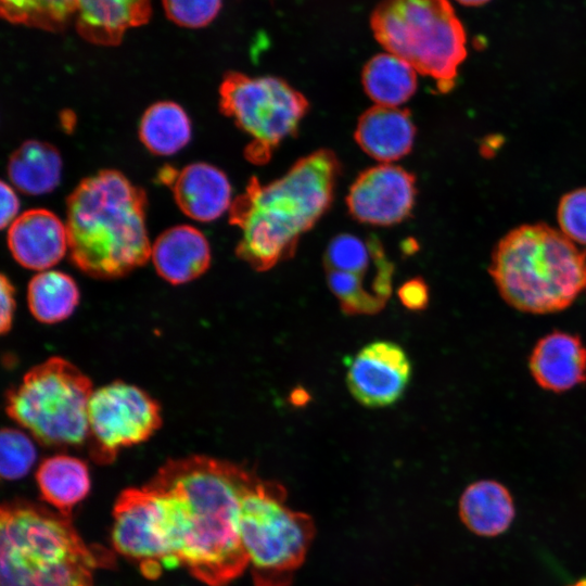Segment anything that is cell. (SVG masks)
I'll use <instances>...</instances> for the list:
<instances>
[{
    "label": "cell",
    "instance_id": "33",
    "mask_svg": "<svg viewBox=\"0 0 586 586\" xmlns=\"http://www.w3.org/2000/svg\"><path fill=\"white\" fill-rule=\"evenodd\" d=\"M20 207L18 198L13 189L5 182H1V228L10 226L17 217Z\"/></svg>",
    "mask_w": 586,
    "mask_h": 586
},
{
    "label": "cell",
    "instance_id": "17",
    "mask_svg": "<svg viewBox=\"0 0 586 586\" xmlns=\"http://www.w3.org/2000/svg\"><path fill=\"white\" fill-rule=\"evenodd\" d=\"M530 370L545 390L557 393L571 390L586 381V347L577 335L551 332L533 348Z\"/></svg>",
    "mask_w": 586,
    "mask_h": 586
},
{
    "label": "cell",
    "instance_id": "9",
    "mask_svg": "<svg viewBox=\"0 0 586 586\" xmlns=\"http://www.w3.org/2000/svg\"><path fill=\"white\" fill-rule=\"evenodd\" d=\"M219 107L252 137L244 155L259 165L270 160L285 138L296 133L309 103L304 94L279 77H250L229 72L219 87Z\"/></svg>",
    "mask_w": 586,
    "mask_h": 586
},
{
    "label": "cell",
    "instance_id": "5",
    "mask_svg": "<svg viewBox=\"0 0 586 586\" xmlns=\"http://www.w3.org/2000/svg\"><path fill=\"white\" fill-rule=\"evenodd\" d=\"M488 270L510 306L550 314L569 307L586 286V251L550 226L523 225L498 242Z\"/></svg>",
    "mask_w": 586,
    "mask_h": 586
},
{
    "label": "cell",
    "instance_id": "3",
    "mask_svg": "<svg viewBox=\"0 0 586 586\" xmlns=\"http://www.w3.org/2000/svg\"><path fill=\"white\" fill-rule=\"evenodd\" d=\"M145 207V192L117 170H100L81 180L66 201L74 265L98 279L119 278L144 265L152 251Z\"/></svg>",
    "mask_w": 586,
    "mask_h": 586
},
{
    "label": "cell",
    "instance_id": "20",
    "mask_svg": "<svg viewBox=\"0 0 586 586\" xmlns=\"http://www.w3.org/2000/svg\"><path fill=\"white\" fill-rule=\"evenodd\" d=\"M416 127L408 110L374 105L365 111L356 126L355 140L361 150L380 162L407 155L413 145Z\"/></svg>",
    "mask_w": 586,
    "mask_h": 586
},
{
    "label": "cell",
    "instance_id": "15",
    "mask_svg": "<svg viewBox=\"0 0 586 586\" xmlns=\"http://www.w3.org/2000/svg\"><path fill=\"white\" fill-rule=\"evenodd\" d=\"M158 179L173 190L177 205L192 219L212 221L230 208L229 180L213 165L193 163L179 171L165 166Z\"/></svg>",
    "mask_w": 586,
    "mask_h": 586
},
{
    "label": "cell",
    "instance_id": "26",
    "mask_svg": "<svg viewBox=\"0 0 586 586\" xmlns=\"http://www.w3.org/2000/svg\"><path fill=\"white\" fill-rule=\"evenodd\" d=\"M139 138L156 155H171L191 138V123L184 110L171 101L151 105L142 115Z\"/></svg>",
    "mask_w": 586,
    "mask_h": 586
},
{
    "label": "cell",
    "instance_id": "27",
    "mask_svg": "<svg viewBox=\"0 0 586 586\" xmlns=\"http://www.w3.org/2000/svg\"><path fill=\"white\" fill-rule=\"evenodd\" d=\"M79 0H0L1 16L11 24L62 31L75 18Z\"/></svg>",
    "mask_w": 586,
    "mask_h": 586
},
{
    "label": "cell",
    "instance_id": "7",
    "mask_svg": "<svg viewBox=\"0 0 586 586\" xmlns=\"http://www.w3.org/2000/svg\"><path fill=\"white\" fill-rule=\"evenodd\" d=\"M90 378L71 361L50 357L5 395V412L47 447H79L88 438Z\"/></svg>",
    "mask_w": 586,
    "mask_h": 586
},
{
    "label": "cell",
    "instance_id": "12",
    "mask_svg": "<svg viewBox=\"0 0 586 586\" xmlns=\"http://www.w3.org/2000/svg\"><path fill=\"white\" fill-rule=\"evenodd\" d=\"M112 543L118 553L137 561L148 578H156L162 568L173 569L157 500L146 486L126 488L116 498Z\"/></svg>",
    "mask_w": 586,
    "mask_h": 586
},
{
    "label": "cell",
    "instance_id": "23",
    "mask_svg": "<svg viewBox=\"0 0 586 586\" xmlns=\"http://www.w3.org/2000/svg\"><path fill=\"white\" fill-rule=\"evenodd\" d=\"M62 158L50 143L28 140L10 156L8 175L23 193L40 195L52 191L60 182Z\"/></svg>",
    "mask_w": 586,
    "mask_h": 586
},
{
    "label": "cell",
    "instance_id": "14",
    "mask_svg": "<svg viewBox=\"0 0 586 586\" xmlns=\"http://www.w3.org/2000/svg\"><path fill=\"white\" fill-rule=\"evenodd\" d=\"M416 177L400 166L380 164L361 171L346 196L349 214L362 224L392 226L415 204Z\"/></svg>",
    "mask_w": 586,
    "mask_h": 586
},
{
    "label": "cell",
    "instance_id": "16",
    "mask_svg": "<svg viewBox=\"0 0 586 586\" xmlns=\"http://www.w3.org/2000/svg\"><path fill=\"white\" fill-rule=\"evenodd\" d=\"M8 246L23 267L48 270L68 249L66 226L50 211H27L9 226Z\"/></svg>",
    "mask_w": 586,
    "mask_h": 586
},
{
    "label": "cell",
    "instance_id": "6",
    "mask_svg": "<svg viewBox=\"0 0 586 586\" xmlns=\"http://www.w3.org/2000/svg\"><path fill=\"white\" fill-rule=\"evenodd\" d=\"M370 27L375 40L421 75L451 89L467 56V36L449 0H382Z\"/></svg>",
    "mask_w": 586,
    "mask_h": 586
},
{
    "label": "cell",
    "instance_id": "1",
    "mask_svg": "<svg viewBox=\"0 0 586 586\" xmlns=\"http://www.w3.org/2000/svg\"><path fill=\"white\" fill-rule=\"evenodd\" d=\"M258 477L233 462L189 456L164 463L144 485L158 504L174 568L207 586H226L249 565L239 534L245 494Z\"/></svg>",
    "mask_w": 586,
    "mask_h": 586
},
{
    "label": "cell",
    "instance_id": "31",
    "mask_svg": "<svg viewBox=\"0 0 586 586\" xmlns=\"http://www.w3.org/2000/svg\"><path fill=\"white\" fill-rule=\"evenodd\" d=\"M402 304L410 310L424 309L429 302V289L420 278L405 282L398 290Z\"/></svg>",
    "mask_w": 586,
    "mask_h": 586
},
{
    "label": "cell",
    "instance_id": "2",
    "mask_svg": "<svg viewBox=\"0 0 586 586\" xmlns=\"http://www.w3.org/2000/svg\"><path fill=\"white\" fill-rule=\"evenodd\" d=\"M341 170L335 153L320 149L269 183L251 177L229 208L242 233L237 256L257 271L293 257L302 235L330 208Z\"/></svg>",
    "mask_w": 586,
    "mask_h": 586
},
{
    "label": "cell",
    "instance_id": "29",
    "mask_svg": "<svg viewBox=\"0 0 586 586\" xmlns=\"http://www.w3.org/2000/svg\"><path fill=\"white\" fill-rule=\"evenodd\" d=\"M169 21L184 28H202L218 15L222 0H162Z\"/></svg>",
    "mask_w": 586,
    "mask_h": 586
},
{
    "label": "cell",
    "instance_id": "28",
    "mask_svg": "<svg viewBox=\"0 0 586 586\" xmlns=\"http://www.w3.org/2000/svg\"><path fill=\"white\" fill-rule=\"evenodd\" d=\"M37 449L33 440L22 431L3 428L0 435V473L8 481L20 480L34 467Z\"/></svg>",
    "mask_w": 586,
    "mask_h": 586
},
{
    "label": "cell",
    "instance_id": "21",
    "mask_svg": "<svg viewBox=\"0 0 586 586\" xmlns=\"http://www.w3.org/2000/svg\"><path fill=\"white\" fill-rule=\"evenodd\" d=\"M515 515L509 489L497 481L482 480L470 484L459 500V517L474 534L494 537L502 534Z\"/></svg>",
    "mask_w": 586,
    "mask_h": 586
},
{
    "label": "cell",
    "instance_id": "13",
    "mask_svg": "<svg viewBox=\"0 0 586 586\" xmlns=\"http://www.w3.org/2000/svg\"><path fill=\"white\" fill-rule=\"evenodd\" d=\"M411 371L409 357L400 345L391 341H374L365 345L348 361L347 387L365 407H387L403 396Z\"/></svg>",
    "mask_w": 586,
    "mask_h": 586
},
{
    "label": "cell",
    "instance_id": "8",
    "mask_svg": "<svg viewBox=\"0 0 586 586\" xmlns=\"http://www.w3.org/2000/svg\"><path fill=\"white\" fill-rule=\"evenodd\" d=\"M278 482L258 479L242 499L239 534L254 586H290L315 535L313 519L285 505Z\"/></svg>",
    "mask_w": 586,
    "mask_h": 586
},
{
    "label": "cell",
    "instance_id": "25",
    "mask_svg": "<svg viewBox=\"0 0 586 586\" xmlns=\"http://www.w3.org/2000/svg\"><path fill=\"white\" fill-rule=\"evenodd\" d=\"M27 303L35 319L52 324L67 319L79 303V290L72 277L56 270L35 275L27 288Z\"/></svg>",
    "mask_w": 586,
    "mask_h": 586
},
{
    "label": "cell",
    "instance_id": "22",
    "mask_svg": "<svg viewBox=\"0 0 586 586\" xmlns=\"http://www.w3.org/2000/svg\"><path fill=\"white\" fill-rule=\"evenodd\" d=\"M36 481L42 499L66 517L88 496L91 486L86 462L64 454L42 460Z\"/></svg>",
    "mask_w": 586,
    "mask_h": 586
},
{
    "label": "cell",
    "instance_id": "32",
    "mask_svg": "<svg viewBox=\"0 0 586 586\" xmlns=\"http://www.w3.org/2000/svg\"><path fill=\"white\" fill-rule=\"evenodd\" d=\"M0 331L2 334L8 333L13 324L15 311V289L5 275H1L0 280Z\"/></svg>",
    "mask_w": 586,
    "mask_h": 586
},
{
    "label": "cell",
    "instance_id": "19",
    "mask_svg": "<svg viewBox=\"0 0 586 586\" xmlns=\"http://www.w3.org/2000/svg\"><path fill=\"white\" fill-rule=\"evenodd\" d=\"M151 13V0H79L75 25L88 42L111 47L128 29L148 23Z\"/></svg>",
    "mask_w": 586,
    "mask_h": 586
},
{
    "label": "cell",
    "instance_id": "4",
    "mask_svg": "<svg viewBox=\"0 0 586 586\" xmlns=\"http://www.w3.org/2000/svg\"><path fill=\"white\" fill-rule=\"evenodd\" d=\"M111 560L71 517L25 500L1 506L0 586H93V572Z\"/></svg>",
    "mask_w": 586,
    "mask_h": 586
},
{
    "label": "cell",
    "instance_id": "10",
    "mask_svg": "<svg viewBox=\"0 0 586 586\" xmlns=\"http://www.w3.org/2000/svg\"><path fill=\"white\" fill-rule=\"evenodd\" d=\"M323 268L330 291L346 315H373L392 292L394 266L374 235L341 233L328 244Z\"/></svg>",
    "mask_w": 586,
    "mask_h": 586
},
{
    "label": "cell",
    "instance_id": "11",
    "mask_svg": "<svg viewBox=\"0 0 586 586\" xmlns=\"http://www.w3.org/2000/svg\"><path fill=\"white\" fill-rule=\"evenodd\" d=\"M162 421L158 403L133 384L115 381L94 390L88 406L91 458L112 463L120 449L148 441Z\"/></svg>",
    "mask_w": 586,
    "mask_h": 586
},
{
    "label": "cell",
    "instance_id": "18",
    "mask_svg": "<svg viewBox=\"0 0 586 586\" xmlns=\"http://www.w3.org/2000/svg\"><path fill=\"white\" fill-rule=\"evenodd\" d=\"M151 258L158 276L171 284H183L203 275L211 264L204 234L192 226L165 230L152 245Z\"/></svg>",
    "mask_w": 586,
    "mask_h": 586
},
{
    "label": "cell",
    "instance_id": "24",
    "mask_svg": "<svg viewBox=\"0 0 586 586\" xmlns=\"http://www.w3.org/2000/svg\"><path fill=\"white\" fill-rule=\"evenodd\" d=\"M417 72L392 53H379L364 66L361 82L367 95L377 105L397 106L417 90Z\"/></svg>",
    "mask_w": 586,
    "mask_h": 586
},
{
    "label": "cell",
    "instance_id": "30",
    "mask_svg": "<svg viewBox=\"0 0 586 586\" xmlns=\"http://www.w3.org/2000/svg\"><path fill=\"white\" fill-rule=\"evenodd\" d=\"M557 219L565 237L586 245V188L572 190L561 198Z\"/></svg>",
    "mask_w": 586,
    "mask_h": 586
},
{
    "label": "cell",
    "instance_id": "34",
    "mask_svg": "<svg viewBox=\"0 0 586 586\" xmlns=\"http://www.w3.org/2000/svg\"><path fill=\"white\" fill-rule=\"evenodd\" d=\"M456 1L468 7H477V5L485 4L489 0H456Z\"/></svg>",
    "mask_w": 586,
    "mask_h": 586
}]
</instances>
